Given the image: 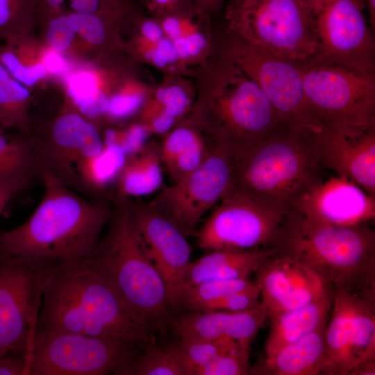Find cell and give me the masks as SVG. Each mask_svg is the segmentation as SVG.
<instances>
[{"label":"cell","mask_w":375,"mask_h":375,"mask_svg":"<svg viewBox=\"0 0 375 375\" xmlns=\"http://www.w3.org/2000/svg\"><path fill=\"white\" fill-rule=\"evenodd\" d=\"M176 341L167 346L152 342L139 344L119 365L116 375H194Z\"/></svg>","instance_id":"484cf974"},{"label":"cell","mask_w":375,"mask_h":375,"mask_svg":"<svg viewBox=\"0 0 375 375\" xmlns=\"http://www.w3.org/2000/svg\"><path fill=\"white\" fill-rule=\"evenodd\" d=\"M42 269V303L35 333H76L138 343L155 341L154 333L78 262Z\"/></svg>","instance_id":"277c9868"},{"label":"cell","mask_w":375,"mask_h":375,"mask_svg":"<svg viewBox=\"0 0 375 375\" xmlns=\"http://www.w3.org/2000/svg\"><path fill=\"white\" fill-rule=\"evenodd\" d=\"M234 164L228 151L211 143L207 156L195 169L161 188L149 203L188 236L228 190Z\"/></svg>","instance_id":"9a60e30c"},{"label":"cell","mask_w":375,"mask_h":375,"mask_svg":"<svg viewBox=\"0 0 375 375\" xmlns=\"http://www.w3.org/2000/svg\"><path fill=\"white\" fill-rule=\"evenodd\" d=\"M123 43L132 58L153 65L166 75L192 77L194 69L181 61L172 42L166 36L159 40H149L133 33L128 42Z\"/></svg>","instance_id":"836d02e7"},{"label":"cell","mask_w":375,"mask_h":375,"mask_svg":"<svg viewBox=\"0 0 375 375\" xmlns=\"http://www.w3.org/2000/svg\"><path fill=\"white\" fill-rule=\"evenodd\" d=\"M133 225L155 267L162 276L172 307H177L191 248L186 236L149 203L130 198Z\"/></svg>","instance_id":"e0dca14e"},{"label":"cell","mask_w":375,"mask_h":375,"mask_svg":"<svg viewBox=\"0 0 375 375\" xmlns=\"http://www.w3.org/2000/svg\"><path fill=\"white\" fill-rule=\"evenodd\" d=\"M185 0H147L146 7L151 12L153 16L158 15Z\"/></svg>","instance_id":"bcb514c9"},{"label":"cell","mask_w":375,"mask_h":375,"mask_svg":"<svg viewBox=\"0 0 375 375\" xmlns=\"http://www.w3.org/2000/svg\"><path fill=\"white\" fill-rule=\"evenodd\" d=\"M226 30L275 56L303 64L318 50L316 14L308 0H246L226 8Z\"/></svg>","instance_id":"52a82bcc"},{"label":"cell","mask_w":375,"mask_h":375,"mask_svg":"<svg viewBox=\"0 0 375 375\" xmlns=\"http://www.w3.org/2000/svg\"><path fill=\"white\" fill-rule=\"evenodd\" d=\"M253 284V281L248 278L216 281L191 285L182 291L177 307H183L190 311H203L212 302Z\"/></svg>","instance_id":"74e56055"},{"label":"cell","mask_w":375,"mask_h":375,"mask_svg":"<svg viewBox=\"0 0 375 375\" xmlns=\"http://www.w3.org/2000/svg\"><path fill=\"white\" fill-rule=\"evenodd\" d=\"M335 292L330 289L319 298L270 319L264 356L273 355L285 346L325 326Z\"/></svg>","instance_id":"cb8c5ba5"},{"label":"cell","mask_w":375,"mask_h":375,"mask_svg":"<svg viewBox=\"0 0 375 375\" xmlns=\"http://www.w3.org/2000/svg\"><path fill=\"white\" fill-rule=\"evenodd\" d=\"M261 306L259 290L253 282L251 286L231 293L209 304L203 311L239 312Z\"/></svg>","instance_id":"b9f144b4"},{"label":"cell","mask_w":375,"mask_h":375,"mask_svg":"<svg viewBox=\"0 0 375 375\" xmlns=\"http://www.w3.org/2000/svg\"><path fill=\"white\" fill-rule=\"evenodd\" d=\"M328 0H308L315 14H317Z\"/></svg>","instance_id":"681fc988"},{"label":"cell","mask_w":375,"mask_h":375,"mask_svg":"<svg viewBox=\"0 0 375 375\" xmlns=\"http://www.w3.org/2000/svg\"><path fill=\"white\" fill-rule=\"evenodd\" d=\"M142 343L69 333H35L28 375L113 374Z\"/></svg>","instance_id":"7c38bea8"},{"label":"cell","mask_w":375,"mask_h":375,"mask_svg":"<svg viewBox=\"0 0 375 375\" xmlns=\"http://www.w3.org/2000/svg\"><path fill=\"white\" fill-rule=\"evenodd\" d=\"M255 274L253 282L269 319L304 306L331 289L301 262L274 252Z\"/></svg>","instance_id":"d6986e66"},{"label":"cell","mask_w":375,"mask_h":375,"mask_svg":"<svg viewBox=\"0 0 375 375\" xmlns=\"http://www.w3.org/2000/svg\"><path fill=\"white\" fill-rule=\"evenodd\" d=\"M1 126V125H0ZM2 127V126H1ZM3 128V127H2Z\"/></svg>","instance_id":"db71d44e"},{"label":"cell","mask_w":375,"mask_h":375,"mask_svg":"<svg viewBox=\"0 0 375 375\" xmlns=\"http://www.w3.org/2000/svg\"><path fill=\"white\" fill-rule=\"evenodd\" d=\"M40 177V167L28 137L10 134L0 126V183H18L28 185Z\"/></svg>","instance_id":"4dcf8cb0"},{"label":"cell","mask_w":375,"mask_h":375,"mask_svg":"<svg viewBox=\"0 0 375 375\" xmlns=\"http://www.w3.org/2000/svg\"><path fill=\"white\" fill-rule=\"evenodd\" d=\"M267 319L260 306L239 312L190 311L174 319L172 326L177 338H229L250 347Z\"/></svg>","instance_id":"44dd1931"},{"label":"cell","mask_w":375,"mask_h":375,"mask_svg":"<svg viewBox=\"0 0 375 375\" xmlns=\"http://www.w3.org/2000/svg\"><path fill=\"white\" fill-rule=\"evenodd\" d=\"M363 8L356 0H328L316 14L319 45L310 61L375 76L374 33Z\"/></svg>","instance_id":"2e32d148"},{"label":"cell","mask_w":375,"mask_h":375,"mask_svg":"<svg viewBox=\"0 0 375 375\" xmlns=\"http://www.w3.org/2000/svg\"><path fill=\"white\" fill-rule=\"evenodd\" d=\"M367 8L372 30L375 33V0H363Z\"/></svg>","instance_id":"c3c4849f"},{"label":"cell","mask_w":375,"mask_h":375,"mask_svg":"<svg viewBox=\"0 0 375 375\" xmlns=\"http://www.w3.org/2000/svg\"><path fill=\"white\" fill-rule=\"evenodd\" d=\"M197 232V244L207 252L272 249L291 210L260 203L228 190Z\"/></svg>","instance_id":"8fae6325"},{"label":"cell","mask_w":375,"mask_h":375,"mask_svg":"<svg viewBox=\"0 0 375 375\" xmlns=\"http://www.w3.org/2000/svg\"><path fill=\"white\" fill-rule=\"evenodd\" d=\"M302 75L320 131L356 138L375 128V76L311 61L302 64Z\"/></svg>","instance_id":"ba28073f"},{"label":"cell","mask_w":375,"mask_h":375,"mask_svg":"<svg viewBox=\"0 0 375 375\" xmlns=\"http://www.w3.org/2000/svg\"><path fill=\"white\" fill-rule=\"evenodd\" d=\"M42 30L41 43L60 54L75 47L77 35L72 28L66 12L40 14L38 24Z\"/></svg>","instance_id":"f35d334b"},{"label":"cell","mask_w":375,"mask_h":375,"mask_svg":"<svg viewBox=\"0 0 375 375\" xmlns=\"http://www.w3.org/2000/svg\"><path fill=\"white\" fill-rule=\"evenodd\" d=\"M140 1L144 3V6L146 5L147 0H140Z\"/></svg>","instance_id":"f5cc1de1"},{"label":"cell","mask_w":375,"mask_h":375,"mask_svg":"<svg viewBox=\"0 0 375 375\" xmlns=\"http://www.w3.org/2000/svg\"><path fill=\"white\" fill-rule=\"evenodd\" d=\"M326 326L285 346L273 355L260 357L250 367L249 374L319 375L324 354Z\"/></svg>","instance_id":"d4e9b609"},{"label":"cell","mask_w":375,"mask_h":375,"mask_svg":"<svg viewBox=\"0 0 375 375\" xmlns=\"http://www.w3.org/2000/svg\"><path fill=\"white\" fill-rule=\"evenodd\" d=\"M113 208L104 238L89 257L78 262L106 285L129 313L152 332L172 326L166 284L133 225L130 198L109 197Z\"/></svg>","instance_id":"3957f363"},{"label":"cell","mask_w":375,"mask_h":375,"mask_svg":"<svg viewBox=\"0 0 375 375\" xmlns=\"http://www.w3.org/2000/svg\"><path fill=\"white\" fill-rule=\"evenodd\" d=\"M39 0H0V40L10 43L33 35Z\"/></svg>","instance_id":"e575fe53"},{"label":"cell","mask_w":375,"mask_h":375,"mask_svg":"<svg viewBox=\"0 0 375 375\" xmlns=\"http://www.w3.org/2000/svg\"><path fill=\"white\" fill-rule=\"evenodd\" d=\"M319 375L375 374V298L335 292Z\"/></svg>","instance_id":"30bf717a"},{"label":"cell","mask_w":375,"mask_h":375,"mask_svg":"<svg viewBox=\"0 0 375 375\" xmlns=\"http://www.w3.org/2000/svg\"><path fill=\"white\" fill-rule=\"evenodd\" d=\"M246 0H228L226 8H234L241 6Z\"/></svg>","instance_id":"f907efd6"},{"label":"cell","mask_w":375,"mask_h":375,"mask_svg":"<svg viewBox=\"0 0 375 375\" xmlns=\"http://www.w3.org/2000/svg\"><path fill=\"white\" fill-rule=\"evenodd\" d=\"M163 135L158 152L172 183L195 169L210 151V142L188 115Z\"/></svg>","instance_id":"7402d4cb"},{"label":"cell","mask_w":375,"mask_h":375,"mask_svg":"<svg viewBox=\"0 0 375 375\" xmlns=\"http://www.w3.org/2000/svg\"><path fill=\"white\" fill-rule=\"evenodd\" d=\"M358 3L362 7L365 8V3H364V1L363 0H356Z\"/></svg>","instance_id":"816d5d0a"},{"label":"cell","mask_w":375,"mask_h":375,"mask_svg":"<svg viewBox=\"0 0 375 375\" xmlns=\"http://www.w3.org/2000/svg\"><path fill=\"white\" fill-rule=\"evenodd\" d=\"M24 188L17 183H0V217L11 198Z\"/></svg>","instance_id":"f6af8a7d"},{"label":"cell","mask_w":375,"mask_h":375,"mask_svg":"<svg viewBox=\"0 0 375 375\" xmlns=\"http://www.w3.org/2000/svg\"><path fill=\"white\" fill-rule=\"evenodd\" d=\"M316 141L322 167L350 179L375 198V128L356 138L318 131Z\"/></svg>","instance_id":"ffe728a7"},{"label":"cell","mask_w":375,"mask_h":375,"mask_svg":"<svg viewBox=\"0 0 375 375\" xmlns=\"http://www.w3.org/2000/svg\"><path fill=\"white\" fill-rule=\"evenodd\" d=\"M39 15L75 12L123 18L138 11L131 0H39Z\"/></svg>","instance_id":"8d00e7d4"},{"label":"cell","mask_w":375,"mask_h":375,"mask_svg":"<svg viewBox=\"0 0 375 375\" xmlns=\"http://www.w3.org/2000/svg\"><path fill=\"white\" fill-rule=\"evenodd\" d=\"M162 168L158 148L148 147L127 160L117 178L115 194L131 198L158 191L162 185Z\"/></svg>","instance_id":"f546056e"},{"label":"cell","mask_w":375,"mask_h":375,"mask_svg":"<svg viewBox=\"0 0 375 375\" xmlns=\"http://www.w3.org/2000/svg\"><path fill=\"white\" fill-rule=\"evenodd\" d=\"M44 62L49 74L63 71L65 66L61 54L46 47L44 51Z\"/></svg>","instance_id":"ee69618b"},{"label":"cell","mask_w":375,"mask_h":375,"mask_svg":"<svg viewBox=\"0 0 375 375\" xmlns=\"http://www.w3.org/2000/svg\"><path fill=\"white\" fill-rule=\"evenodd\" d=\"M315 131L288 126L235 160L228 190L265 205L291 210L321 179Z\"/></svg>","instance_id":"8992f818"},{"label":"cell","mask_w":375,"mask_h":375,"mask_svg":"<svg viewBox=\"0 0 375 375\" xmlns=\"http://www.w3.org/2000/svg\"><path fill=\"white\" fill-rule=\"evenodd\" d=\"M29 88L17 81L0 62V125L28 136L31 131Z\"/></svg>","instance_id":"1f68e13d"},{"label":"cell","mask_w":375,"mask_h":375,"mask_svg":"<svg viewBox=\"0 0 375 375\" xmlns=\"http://www.w3.org/2000/svg\"><path fill=\"white\" fill-rule=\"evenodd\" d=\"M103 150L89 159L81 172V180L88 196H99L117 178L127 162L123 149L114 143L104 142Z\"/></svg>","instance_id":"d6a6232c"},{"label":"cell","mask_w":375,"mask_h":375,"mask_svg":"<svg viewBox=\"0 0 375 375\" xmlns=\"http://www.w3.org/2000/svg\"><path fill=\"white\" fill-rule=\"evenodd\" d=\"M42 267L0 253V358H27L42 303Z\"/></svg>","instance_id":"5bb4252c"},{"label":"cell","mask_w":375,"mask_h":375,"mask_svg":"<svg viewBox=\"0 0 375 375\" xmlns=\"http://www.w3.org/2000/svg\"><path fill=\"white\" fill-rule=\"evenodd\" d=\"M176 342L188 361L194 367V372L197 369L209 363L220 353L236 344H241L229 338L212 340L179 338H177Z\"/></svg>","instance_id":"ab89813d"},{"label":"cell","mask_w":375,"mask_h":375,"mask_svg":"<svg viewBox=\"0 0 375 375\" xmlns=\"http://www.w3.org/2000/svg\"><path fill=\"white\" fill-rule=\"evenodd\" d=\"M185 76L167 75L156 88L139 112L140 123L144 124L156 116H164L176 122L189 113L192 106L195 87Z\"/></svg>","instance_id":"4316f807"},{"label":"cell","mask_w":375,"mask_h":375,"mask_svg":"<svg viewBox=\"0 0 375 375\" xmlns=\"http://www.w3.org/2000/svg\"><path fill=\"white\" fill-rule=\"evenodd\" d=\"M0 375H28V363L19 355H6L0 358Z\"/></svg>","instance_id":"7bdbcfd3"},{"label":"cell","mask_w":375,"mask_h":375,"mask_svg":"<svg viewBox=\"0 0 375 375\" xmlns=\"http://www.w3.org/2000/svg\"><path fill=\"white\" fill-rule=\"evenodd\" d=\"M153 90L149 84L130 76L110 97L104 117L119 122L138 115Z\"/></svg>","instance_id":"d590c367"},{"label":"cell","mask_w":375,"mask_h":375,"mask_svg":"<svg viewBox=\"0 0 375 375\" xmlns=\"http://www.w3.org/2000/svg\"><path fill=\"white\" fill-rule=\"evenodd\" d=\"M292 210L317 224H370L375 219V198L350 179L337 175L320 180L303 193Z\"/></svg>","instance_id":"ac0fdd59"},{"label":"cell","mask_w":375,"mask_h":375,"mask_svg":"<svg viewBox=\"0 0 375 375\" xmlns=\"http://www.w3.org/2000/svg\"><path fill=\"white\" fill-rule=\"evenodd\" d=\"M40 169L85 194L81 172L103 149L97 123L67 104L51 121L27 136Z\"/></svg>","instance_id":"4fadbf2b"},{"label":"cell","mask_w":375,"mask_h":375,"mask_svg":"<svg viewBox=\"0 0 375 375\" xmlns=\"http://www.w3.org/2000/svg\"><path fill=\"white\" fill-rule=\"evenodd\" d=\"M273 252V249L209 251L190 262L183 276L182 291L201 283L248 279Z\"/></svg>","instance_id":"603a6c76"},{"label":"cell","mask_w":375,"mask_h":375,"mask_svg":"<svg viewBox=\"0 0 375 375\" xmlns=\"http://www.w3.org/2000/svg\"><path fill=\"white\" fill-rule=\"evenodd\" d=\"M195 4L208 15L217 13L228 0H192Z\"/></svg>","instance_id":"7dc6e473"},{"label":"cell","mask_w":375,"mask_h":375,"mask_svg":"<svg viewBox=\"0 0 375 375\" xmlns=\"http://www.w3.org/2000/svg\"><path fill=\"white\" fill-rule=\"evenodd\" d=\"M41 201L20 226L0 234V253L21 258L42 267L86 259L108 224L112 208L101 200L82 197L44 169Z\"/></svg>","instance_id":"7a4b0ae2"},{"label":"cell","mask_w":375,"mask_h":375,"mask_svg":"<svg viewBox=\"0 0 375 375\" xmlns=\"http://www.w3.org/2000/svg\"><path fill=\"white\" fill-rule=\"evenodd\" d=\"M272 249L303 264L335 292L375 298V231L370 224H317L292 210Z\"/></svg>","instance_id":"5b68a950"},{"label":"cell","mask_w":375,"mask_h":375,"mask_svg":"<svg viewBox=\"0 0 375 375\" xmlns=\"http://www.w3.org/2000/svg\"><path fill=\"white\" fill-rule=\"evenodd\" d=\"M66 12L77 38L84 42L86 47L96 53L99 58L124 50L119 30L131 16L122 19L94 14Z\"/></svg>","instance_id":"83f0119b"},{"label":"cell","mask_w":375,"mask_h":375,"mask_svg":"<svg viewBox=\"0 0 375 375\" xmlns=\"http://www.w3.org/2000/svg\"><path fill=\"white\" fill-rule=\"evenodd\" d=\"M250 347L238 344L218 355L205 366L197 369L194 375L249 374Z\"/></svg>","instance_id":"60d3db41"},{"label":"cell","mask_w":375,"mask_h":375,"mask_svg":"<svg viewBox=\"0 0 375 375\" xmlns=\"http://www.w3.org/2000/svg\"><path fill=\"white\" fill-rule=\"evenodd\" d=\"M192 77L195 94L188 115L210 143L235 160L289 126L258 84L214 51Z\"/></svg>","instance_id":"6da1fadb"},{"label":"cell","mask_w":375,"mask_h":375,"mask_svg":"<svg viewBox=\"0 0 375 375\" xmlns=\"http://www.w3.org/2000/svg\"><path fill=\"white\" fill-rule=\"evenodd\" d=\"M213 51L258 84L288 126L320 131L305 96L302 64L269 54L226 30L214 36Z\"/></svg>","instance_id":"9c48e42d"},{"label":"cell","mask_w":375,"mask_h":375,"mask_svg":"<svg viewBox=\"0 0 375 375\" xmlns=\"http://www.w3.org/2000/svg\"><path fill=\"white\" fill-rule=\"evenodd\" d=\"M44 47L33 35L0 45V62L19 83L31 88L45 79Z\"/></svg>","instance_id":"f1b7e54d"}]
</instances>
